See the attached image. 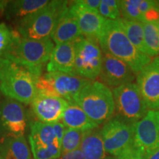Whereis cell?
Listing matches in <instances>:
<instances>
[{
  "label": "cell",
  "mask_w": 159,
  "mask_h": 159,
  "mask_svg": "<svg viewBox=\"0 0 159 159\" xmlns=\"http://www.w3.org/2000/svg\"><path fill=\"white\" fill-rule=\"evenodd\" d=\"M54 42L51 38L41 40L25 39L13 30L12 39L2 58L28 69L37 80L43 75V69L49 61Z\"/></svg>",
  "instance_id": "6da1fadb"
},
{
  "label": "cell",
  "mask_w": 159,
  "mask_h": 159,
  "mask_svg": "<svg viewBox=\"0 0 159 159\" xmlns=\"http://www.w3.org/2000/svg\"><path fill=\"white\" fill-rule=\"evenodd\" d=\"M97 41L103 54L123 61L136 75L152 61L132 44L117 20L106 19Z\"/></svg>",
  "instance_id": "7a4b0ae2"
},
{
  "label": "cell",
  "mask_w": 159,
  "mask_h": 159,
  "mask_svg": "<svg viewBox=\"0 0 159 159\" xmlns=\"http://www.w3.org/2000/svg\"><path fill=\"white\" fill-rule=\"evenodd\" d=\"M36 80L28 69L5 58H0V90L6 98L28 105L37 89Z\"/></svg>",
  "instance_id": "3957f363"
},
{
  "label": "cell",
  "mask_w": 159,
  "mask_h": 159,
  "mask_svg": "<svg viewBox=\"0 0 159 159\" xmlns=\"http://www.w3.org/2000/svg\"><path fill=\"white\" fill-rule=\"evenodd\" d=\"M75 102L98 125L112 118L115 112L113 91L99 81L91 80L80 91Z\"/></svg>",
  "instance_id": "277c9868"
},
{
  "label": "cell",
  "mask_w": 159,
  "mask_h": 159,
  "mask_svg": "<svg viewBox=\"0 0 159 159\" xmlns=\"http://www.w3.org/2000/svg\"><path fill=\"white\" fill-rule=\"evenodd\" d=\"M68 4V1H49L43 8L21 20L17 31L25 39H49Z\"/></svg>",
  "instance_id": "5b68a950"
},
{
  "label": "cell",
  "mask_w": 159,
  "mask_h": 159,
  "mask_svg": "<svg viewBox=\"0 0 159 159\" xmlns=\"http://www.w3.org/2000/svg\"><path fill=\"white\" fill-rule=\"evenodd\" d=\"M91 81L75 74L52 71L43 74L35 86L37 92L61 97L68 102H75L80 91Z\"/></svg>",
  "instance_id": "8992f818"
},
{
  "label": "cell",
  "mask_w": 159,
  "mask_h": 159,
  "mask_svg": "<svg viewBox=\"0 0 159 159\" xmlns=\"http://www.w3.org/2000/svg\"><path fill=\"white\" fill-rule=\"evenodd\" d=\"M116 116L135 124L141 120L148 108L136 83H130L113 89Z\"/></svg>",
  "instance_id": "52a82bcc"
},
{
  "label": "cell",
  "mask_w": 159,
  "mask_h": 159,
  "mask_svg": "<svg viewBox=\"0 0 159 159\" xmlns=\"http://www.w3.org/2000/svg\"><path fill=\"white\" fill-rule=\"evenodd\" d=\"M74 74L94 80L102 68L103 53L98 41L81 36L75 41Z\"/></svg>",
  "instance_id": "ba28073f"
},
{
  "label": "cell",
  "mask_w": 159,
  "mask_h": 159,
  "mask_svg": "<svg viewBox=\"0 0 159 159\" xmlns=\"http://www.w3.org/2000/svg\"><path fill=\"white\" fill-rule=\"evenodd\" d=\"M101 134L107 153L116 157L134 145V124L115 116L105 122Z\"/></svg>",
  "instance_id": "9c48e42d"
},
{
  "label": "cell",
  "mask_w": 159,
  "mask_h": 159,
  "mask_svg": "<svg viewBox=\"0 0 159 159\" xmlns=\"http://www.w3.org/2000/svg\"><path fill=\"white\" fill-rule=\"evenodd\" d=\"M29 142L34 159H57L61 156V142L57 138L52 124L32 123Z\"/></svg>",
  "instance_id": "30bf717a"
},
{
  "label": "cell",
  "mask_w": 159,
  "mask_h": 159,
  "mask_svg": "<svg viewBox=\"0 0 159 159\" xmlns=\"http://www.w3.org/2000/svg\"><path fill=\"white\" fill-rule=\"evenodd\" d=\"M27 118L25 108L14 99H0V140L6 137L24 136Z\"/></svg>",
  "instance_id": "8fae6325"
},
{
  "label": "cell",
  "mask_w": 159,
  "mask_h": 159,
  "mask_svg": "<svg viewBox=\"0 0 159 159\" xmlns=\"http://www.w3.org/2000/svg\"><path fill=\"white\" fill-rule=\"evenodd\" d=\"M136 84L150 110H159V56L145 66L136 76Z\"/></svg>",
  "instance_id": "7c38bea8"
},
{
  "label": "cell",
  "mask_w": 159,
  "mask_h": 159,
  "mask_svg": "<svg viewBox=\"0 0 159 159\" xmlns=\"http://www.w3.org/2000/svg\"><path fill=\"white\" fill-rule=\"evenodd\" d=\"M99 82L113 89L134 83L136 75L126 63L108 54H103Z\"/></svg>",
  "instance_id": "4fadbf2b"
},
{
  "label": "cell",
  "mask_w": 159,
  "mask_h": 159,
  "mask_svg": "<svg viewBox=\"0 0 159 159\" xmlns=\"http://www.w3.org/2000/svg\"><path fill=\"white\" fill-rule=\"evenodd\" d=\"M159 144V110H150L134 124V145L148 152Z\"/></svg>",
  "instance_id": "5bb4252c"
},
{
  "label": "cell",
  "mask_w": 159,
  "mask_h": 159,
  "mask_svg": "<svg viewBox=\"0 0 159 159\" xmlns=\"http://www.w3.org/2000/svg\"><path fill=\"white\" fill-rule=\"evenodd\" d=\"M30 104L33 113L40 122L54 124L61 120L69 102L61 97L36 92Z\"/></svg>",
  "instance_id": "9a60e30c"
},
{
  "label": "cell",
  "mask_w": 159,
  "mask_h": 159,
  "mask_svg": "<svg viewBox=\"0 0 159 159\" xmlns=\"http://www.w3.org/2000/svg\"><path fill=\"white\" fill-rule=\"evenodd\" d=\"M70 8L77 18L82 36L97 41L106 19L99 14L98 11L81 7L75 1L71 2Z\"/></svg>",
  "instance_id": "2e32d148"
},
{
  "label": "cell",
  "mask_w": 159,
  "mask_h": 159,
  "mask_svg": "<svg viewBox=\"0 0 159 159\" xmlns=\"http://www.w3.org/2000/svg\"><path fill=\"white\" fill-rule=\"evenodd\" d=\"M70 4L71 2H69L51 35V39L56 45L74 41L82 36L77 18L70 8Z\"/></svg>",
  "instance_id": "e0dca14e"
},
{
  "label": "cell",
  "mask_w": 159,
  "mask_h": 159,
  "mask_svg": "<svg viewBox=\"0 0 159 159\" xmlns=\"http://www.w3.org/2000/svg\"><path fill=\"white\" fill-rule=\"evenodd\" d=\"M75 60V41L57 44L52 52L47 70L74 74Z\"/></svg>",
  "instance_id": "ac0fdd59"
},
{
  "label": "cell",
  "mask_w": 159,
  "mask_h": 159,
  "mask_svg": "<svg viewBox=\"0 0 159 159\" xmlns=\"http://www.w3.org/2000/svg\"><path fill=\"white\" fill-rule=\"evenodd\" d=\"M47 0H15L8 1L5 11V17L19 24L21 20L45 7Z\"/></svg>",
  "instance_id": "d6986e66"
},
{
  "label": "cell",
  "mask_w": 159,
  "mask_h": 159,
  "mask_svg": "<svg viewBox=\"0 0 159 159\" xmlns=\"http://www.w3.org/2000/svg\"><path fill=\"white\" fill-rule=\"evenodd\" d=\"M61 122L68 128L83 132L97 128L99 126L75 102H69L68 106L63 112Z\"/></svg>",
  "instance_id": "ffe728a7"
},
{
  "label": "cell",
  "mask_w": 159,
  "mask_h": 159,
  "mask_svg": "<svg viewBox=\"0 0 159 159\" xmlns=\"http://www.w3.org/2000/svg\"><path fill=\"white\" fill-rule=\"evenodd\" d=\"M80 149L84 159H104L108 156L105 150L101 129L98 128L83 133Z\"/></svg>",
  "instance_id": "44dd1931"
},
{
  "label": "cell",
  "mask_w": 159,
  "mask_h": 159,
  "mask_svg": "<svg viewBox=\"0 0 159 159\" xmlns=\"http://www.w3.org/2000/svg\"><path fill=\"white\" fill-rule=\"evenodd\" d=\"M0 156L2 159H31L30 150L25 137H6L1 139Z\"/></svg>",
  "instance_id": "7402d4cb"
},
{
  "label": "cell",
  "mask_w": 159,
  "mask_h": 159,
  "mask_svg": "<svg viewBox=\"0 0 159 159\" xmlns=\"http://www.w3.org/2000/svg\"><path fill=\"white\" fill-rule=\"evenodd\" d=\"M117 21L132 44L140 52L146 55L143 23L136 21H129L122 18L117 19Z\"/></svg>",
  "instance_id": "603a6c76"
},
{
  "label": "cell",
  "mask_w": 159,
  "mask_h": 159,
  "mask_svg": "<svg viewBox=\"0 0 159 159\" xmlns=\"http://www.w3.org/2000/svg\"><path fill=\"white\" fill-rule=\"evenodd\" d=\"M158 23H143L146 55L150 57H158L159 35Z\"/></svg>",
  "instance_id": "cb8c5ba5"
},
{
  "label": "cell",
  "mask_w": 159,
  "mask_h": 159,
  "mask_svg": "<svg viewBox=\"0 0 159 159\" xmlns=\"http://www.w3.org/2000/svg\"><path fill=\"white\" fill-rule=\"evenodd\" d=\"M83 131L67 128L61 141V154L80 148L83 136Z\"/></svg>",
  "instance_id": "d4e9b609"
},
{
  "label": "cell",
  "mask_w": 159,
  "mask_h": 159,
  "mask_svg": "<svg viewBox=\"0 0 159 159\" xmlns=\"http://www.w3.org/2000/svg\"><path fill=\"white\" fill-rule=\"evenodd\" d=\"M140 0L120 1L121 18L129 21H136L142 23V16L139 9Z\"/></svg>",
  "instance_id": "484cf974"
},
{
  "label": "cell",
  "mask_w": 159,
  "mask_h": 159,
  "mask_svg": "<svg viewBox=\"0 0 159 159\" xmlns=\"http://www.w3.org/2000/svg\"><path fill=\"white\" fill-rule=\"evenodd\" d=\"M12 31L5 23H0V58H2L11 43Z\"/></svg>",
  "instance_id": "4316f807"
},
{
  "label": "cell",
  "mask_w": 159,
  "mask_h": 159,
  "mask_svg": "<svg viewBox=\"0 0 159 159\" xmlns=\"http://www.w3.org/2000/svg\"><path fill=\"white\" fill-rule=\"evenodd\" d=\"M115 158L116 159H148V155L146 152L132 145Z\"/></svg>",
  "instance_id": "83f0119b"
},
{
  "label": "cell",
  "mask_w": 159,
  "mask_h": 159,
  "mask_svg": "<svg viewBox=\"0 0 159 159\" xmlns=\"http://www.w3.org/2000/svg\"><path fill=\"white\" fill-rule=\"evenodd\" d=\"M102 1L111 9L116 18V20L120 19V1H116V0H102Z\"/></svg>",
  "instance_id": "f1b7e54d"
},
{
  "label": "cell",
  "mask_w": 159,
  "mask_h": 159,
  "mask_svg": "<svg viewBox=\"0 0 159 159\" xmlns=\"http://www.w3.org/2000/svg\"><path fill=\"white\" fill-rule=\"evenodd\" d=\"M75 2L85 8L98 11L101 0H77Z\"/></svg>",
  "instance_id": "f546056e"
},
{
  "label": "cell",
  "mask_w": 159,
  "mask_h": 159,
  "mask_svg": "<svg viewBox=\"0 0 159 159\" xmlns=\"http://www.w3.org/2000/svg\"><path fill=\"white\" fill-rule=\"evenodd\" d=\"M98 12L99 14L102 16V17H104L105 19L116 20L114 13H112V11H111V9L109 8L108 6L102 2V0H101V3L98 8Z\"/></svg>",
  "instance_id": "4dcf8cb0"
},
{
  "label": "cell",
  "mask_w": 159,
  "mask_h": 159,
  "mask_svg": "<svg viewBox=\"0 0 159 159\" xmlns=\"http://www.w3.org/2000/svg\"><path fill=\"white\" fill-rule=\"evenodd\" d=\"M58 159H84V157L82 151L79 148L77 150L61 154Z\"/></svg>",
  "instance_id": "1f68e13d"
},
{
  "label": "cell",
  "mask_w": 159,
  "mask_h": 159,
  "mask_svg": "<svg viewBox=\"0 0 159 159\" xmlns=\"http://www.w3.org/2000/svg\"><path fill=\"white\" fill-rule=\"evenodd\" d=\"M52 127L53 129H54L55 134H56L57 138L58 139V140L61 142L65 131L66 130V126L63 125V123L61 122V121H59V122L52 124Z\"/></svg>",
  "instance_id": "d6a6232c"
},
{
  "label": "cell",
  "mask_w": 159,
  "mask_h": 159,
  "mask_svg": "<svg viewBox=\"0 0 159 159\" xmlns=\"http://www.w3.org/2000/svg\"><path fill=\"white\" fill-rule=\"evenodd\" d=\"M148 159H159V144L147 152Z\"/></svg>",
  "instance_id": "836d02e7"
},
{
  "label": "cell",
  "mask_w": 159,
  "mask_h": 159,
  "mask_svg": "<svg viewBox=\"0 0 159 159\" xmlns=\"http://www.w3.org/2000/svg\"><path fill=\"white\" fill-rule=\"evenodd\" d=\"M7 2H8V1H2V0H0V11L5 10Z\"/></svg>",
  "instance_id": "e575fe53"
},
{
  "label": "cell",
  "mask_w": 159,
  "mask_h": 159,
  "mask_svg": "<svg viewBox=\"0 0 159 159\" xmlns=\"http://www.w3.org/2000/svg\"><path fill=\"white\" fill-rule=\"evenodd\" d=\"M104 159H116L115 157H111V156H107L106 158H104Z\"/></svg>",
  "instance_id": "d590c367"
},
{
  "label": "cell",
  "mask_w": 159,
  "mask_h": 159,
  "mask_svg": "<svg viewBox=\"0 0 159 159\" xmlns=\"http://www.w3.org/2000/svg\"><path fill=\"white\" fill-rule=\"evenodd\" d=\"M157 25H158V35H159V21H158V24H157Z\"/></svg>",
  "instance_id": "8d00e7d4"
},
{
  "label": "cell",
  "mask_w": 159,
  "mask_h": 159,
  "mask_svg": "<svg viewBox=\"0 0 159 159\" xmlns=\"http://www.w3.org/2000/svg\"><path fill=\"white\" fill-rule=\"evenodd\" d=\"M2 92H1V90H0V99H1V97H2Z\"/></svg>",
  "instance_id": "74e56055"
},
{
  "label": "cell",
  "mask_w": 159,
  "mask_h": 159,
  "mask_svg": "<svg viewBox=\"0 0 159 159\" xmlns=\"http://www.w3.org/2000/svg\"><path fill=\"white\" fill-rule=\"evenodd\" d=\"M0 159H2V157H1V156H0Z\"/></svg>",
  "instance_id": "f35d334b"
},
{
  "label": "cell",
  "mask_w": 159,
  "mask_h": 159,
  "mask_svg": "<svg viewBox=\"0 0 159 159\" xmlns=\"http://www.w3.org/2000/svg\"><path fill=\"white\" fill-rule=\"evenodd\" d=\"M57 159H58V158H57Z\"/></svg>",
  "instance_id": "ab89813d"
}]
</instances>
